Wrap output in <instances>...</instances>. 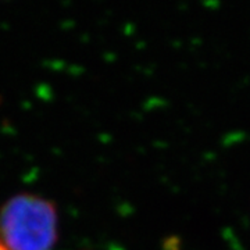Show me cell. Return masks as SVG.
Here are the masks:
<instances>
[{
  "label": "cell",
  "instance_id": "cell-1",
  "mask_svg": "<svg viewBox=\"0 0 250 250\" xmlns=\"http://www.w3.org/2000/svg\"><path fill=\"white\" fill-rule=\"evenodd\" d=\"M1 232L11 250H49L56 238L53 207L36 197H17L3 210Z\"/></svg>",
  "mask_w": 250,
  "mask_h": 250
}]
</instances>
